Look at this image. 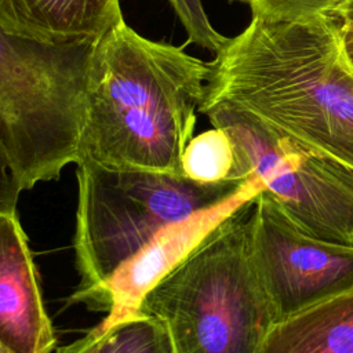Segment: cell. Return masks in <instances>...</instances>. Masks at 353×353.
<instances>
[{
  "label": "cell",
  "instance_id": "obj_8",
  "mask_svg": "<svg viewBox=\"0 0 353 353\" xmlns=\"http://www.w3.org/2000/svg\"><path fill=\"white\" fill-rule=\"evenodd\" d=\"M251 199L254 197H239L165 226L143 248L120 265L83 303L97 310H105L108 314L102 323H113L138 313L146 292L212 228L241 203Z\"/></svg>",
  "mask_w": 353,
  "mask_h": 353
},
{
  "label": "cell",
  "instance_id": "obj_1",
  "mask_svg": "<svg viewBox=\"0 0 353 353\" xmlns=\"http://www.w3.org/2000/svg\"><path fill=\"white\" fill-rule=\"evenodd\" d=\"M208 63L200 113L240 112L353 171V61L339 17L251 14Z\"/></svg>",
  "mask_w": 353,
  "mask_h": 353
},
{
  "label": "cell",
  "instance_id": "obj_15",
  "mask_svg": "<svg viewBox=\"0 0 353 353\" xmlns=\"http://www.w3.org/2000/svg\"><path fill=\"white\" fill-rule=\"evenodd\" d=\"M347 0H248L251 14L270 18H294L310 14L339 17Z\"/></svg>",
  "mask_w": 353,
  "mask_h": 353
},
{
  "label": "cell",
  "instance_id": "obj_19",
  "mask_svg": "<svg viewBox=\"0 0 353 353\" xmlns=\"http://www.w3.org/2000/svg\"><path fill=\"white\" fill-rule=\"evenodd\" d=\"M0 353H14V352H11L10 349H7L6 346H3V345L0 343Z\"/></svg>",
  "mask_w": 353,
  "mask_h": 353
},
{
  "label": "cell",
  "instance_id": "obj_20",
  "mask_svg": "<svg viewBox=\"0 0 353 353\" xmlns=\"http://www.w3.org/2000/svg\"><path fill=\"white\" fill-rule=\"evenodd\" d=\"M232 1H240V3H245V4H248V0H232Z\"/></svg>",
  "mask_w": 353,
  "mask_h": 353
},
{
  "label": "cell",
  "instance_id": "obj_13",
  "mask_svg": "<svg viewBox=\"0 0 353 353\" xmlns=\"http://www.w3.org/2000/svg\"><path fill=\"white\" fill-rule=\"evenodd\" d=\"M182 174L203 183L244 181L237 174L234 143L226 130L212 127L193 137L181 159Z\"/></svg>",
  "mask_w": 353,
  "mask_h": 353
},
{
  "label": "cell",
  "instance_id": "obj_14",
  "mask_svg": "<svg viewBox=\"0 0 353 353\" xmlns=\"http://www.w3.org/2000/svg\"><path fill=\"white\" fill-rule=\"evenodd\" d=\"M188 33V43L200 46L214 54L226 40L211 23L201 0H167Z\"/></svg>",
  "mask_w": 353,
  "mask_h": 353
},
{
  "label": "cell",
  "instance_id": "obj_3",
  "mask_svg": "<svg viewBox=\"0 0 353 353\" xmlns=\"http://www.w3.org/2000/svg\"><path fill=\"white\" fill-rule=\"evenodd\" d=\"M254 199L225 216L143 296L139 312L164 324L175 353H259L277 321L250 247Z\"/></svg>",
  "mask_w": 353,
  "mask_h": 353
},
{
  "label": "cell",
  "instance_id": "obj_6",
  "mask_svg": "<svg viewBox=\"0 0 353 353\" xmlns=\"http://www.w3.org/2000/svg\"><path fill=\"white\" fill-rule=\"evenodd\" d=\"M230 135L240 179L256 176L287 216L317 239L353 245V171L258 120L226 108L203 112Z\"/></svg>",
  "mask_w": 353,
  "mask_h": 353
},
{
  "label": "cell",
  "instance_id": "obj_2",
  "mask_svg": "<svg viewBox=\"0 0 353 353\" xmlns=\"http://www.w3.org/2000/svg\"><path fill=\"white\" fill-rule=\"evenodd\" d=\"M185 47L150 40L123 17L95 39L77 161L182 174L210 73Z\"/></svg>",
  "mask_w": 353,
  "mask_h": 353
},
{
  "label": "cell",
  "instance_id": "obj_17",
  "mask_svg": "<svg viewBox=\"0 0 353 353\" xmlns=\"http://www.w3.org/2000/svg\"><path fill=\"white\" fill-rule=\"evenodd\" d=\"M347 52L353 61V17H339Z\"/></svg>",
  "mask_w": 353,
  "mask_h": 353
},
{
  "label": "cell",
  "instance_id": "obj_9",
  "mask_svg": "<svg viewBox=\"0 0 353 353\" xmlns=\"http://www.w3.org/2000/svg\"><path fill=\"white\" fill-rule=\"evenodd\" d=\"M0 343L14 353H51L55 335L17 211L0 214Z\"/></svg>",
  "mask_w": 353,
  "mask_h": 353
},
{
  "label": "cell",
  "instance_id": "obj_4",
  "mask_svg": "<svg viewBox=\"0 0 353 353\" xmlns=\"http://www.w3.org/2000/svg\"><path fill=\"white\" fill-rule=\"evenodd\" d=\"M76 164L80 284L72 302H83L165 226L263 190L256 176L203 183L182 174L109 168L85 160Z\"/></svg>",
  "mask_w": 353,
  "mask_h": 353
},
{
  "label": "cell",
  "instance_id": "obj_5",
  "mask_svg": "<svg viewBox=\"0 0 353 353\" xmlns=\"http://www.w3.org/2000/svg\"><path fill=\"white\" fill-rule=\"evenodd\" d=\"M94 41L43 43L0 28V145L22 190L77 161Z\"/></svg>",
  "mask_w": 353,
  "mask_h": 353
},
{
  "label": "cell",
  "instance_id": "obj_11",
  "mask_svg": "<svg viewBox=\"0 0 353 353\" xmlns=\"http://www.w3.org/2000/svg\"><path fill=\"white\" fill-rule=\"evenodd\" d=\"M259 353H353V290L274 323Z\"/></svg>",
  "mask_w": 353,
  "mask_h": 353
},
{
  "label": "cell",
  "instance_id": "obj_16",
  "mask_svg": "<svg viewBox=\"0 0 353 353\" xmlns=\"http://www.w3.org/2000/svg\"><path fill=\"white\" fill-rule=\"evenodd\" d=\"M21 185L12 171L10 160L0 145V214L17 211Z\"/></svg>",
  "mask_w": 353,
  "mask_h": 353
},
{
  "label": "cell",
  "instance_id": "obj_18",
  "mask_svg": "<svg viewBox=\"0 0 353 353\" xmlns=\"http://www.w3.org/2000/svg\"><path fill=\"white\" fill-rule=\"evenodd\" d=\"M339 17H353V0H347L343 10L341 11Z\"/></svg>",
  "mask_w": 353,
  "mask_h": 353
},
{
  "label": "cell",
  "instance_id": "obj_12",
  "mask_svg": "<svg viewBox=\"0 0 353 353\" xmlns=\"http://www.w3.org/2000/svg\"><path fill=\"white\" fill-rule=\"evenodd\" d=\"M58 353H175V349L164 324L138 312L113 323L101 321Z\"/></svg>",
  "mask_w": 353,
  "mask_h": 353
},
{
  "label": "cell",
  "instance_id": "obj_7",
  "mask_svg": "<svg viewBox=\"0 0 353 353\" xmlns=\"http://www.w3.org/2000/svg\"><path fill=\"white\" fill-rule=\"evenodd\" d=\"M248 229L252 259L277 321L353 290V245L305 233L265 190L254 199Z\"/></svg>",
  "mask_w": 353,
  "mask_h": 353
},
{
  "label": "cell",
  "instance_id": "obj_10",
  "mask_svg": "<svg viewBox=\"0 0 353 353\" xmlns=\"http://www.w3.org/2000/svg\"><path fill=\"white\" fill-rule=\"evenodd\" d=\"M120 17L119 0H0V28L43 43L97 39Z\"/></svg>",
  "mask_w": 353,
  "mask_h": 353
}]
</instances>
